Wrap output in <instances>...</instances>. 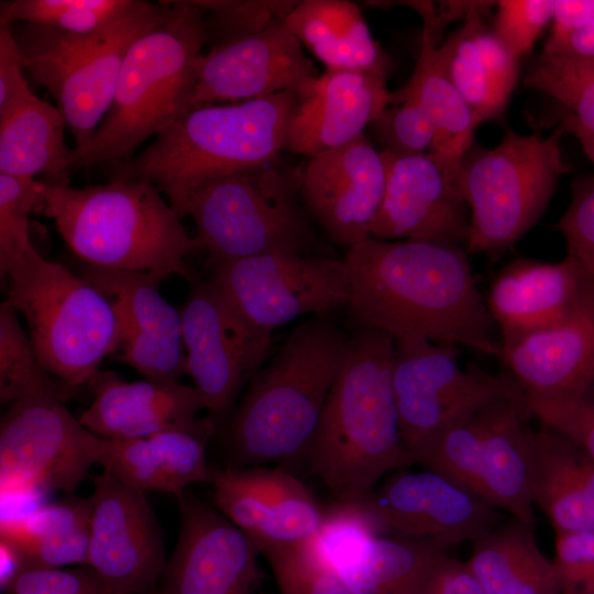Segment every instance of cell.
Returning <instances> with one entry per match:
<instances>
[{"label": "cell", "instance_id": "50", "mask_svg": "<svg viewBox=\"0 0 594 594\" xmlns=\"http://www.w3.org/2000/svg\"><path fill=\"white\" fill-rule=\"evenodd\" d=\"M562 594H581L594 569V531L556 532L553 560Z\"/></svg>", "mask_w": 594, "mask_h": 594}, {"label": "cell", "instance_id": "8", "mask_svg": "<svg viewBox=\"0 0 594 594\" xmlns=\"http://www.w3.org/2000/svg\"><path fill=\"white\" fill-rule=\"evenodd\" d=\"M564 133L561 125L547 138L508 131L495 147L473 144L465 153L459 182L471 219L468 253L496 260L538 222L568 170Z\"/></svg>", "mask_w": 594, "mask_h": 594}, {"label": "cell", "instance_id": "2", "mask_svg": "<svg viewBox=\"0 0 594 594\" xmlns=\"http://www.w3.org/2000/svg\"><path fill=\"white\" fill-rule=\"evenodd\" d=\"M395 340L358 326L309 451L312 473L338 502H356L413 463L399 435L393 388Z\"/></svg>", "mask_w": 594, "mask_h": 594}, {"label": "cell", "instance_id": "12", "mask_svg": "<svg viewBox=\"0 0 594 594\" xmlns=\"http://www.w3.org/2000/svg\"><path fill=\"white\" fill-rule=\"evenodd\" d=\"M455 345L421 339L395 340L393 388L402 443L415 458L450 428L492 402L521 398L514 378L459 363Z\"/></svg>", "mask_w": 594, "mask_h": 594}, {"label": "cell", "instance_id": "46", "mask_svg": "<svg viewBox=\"0 0 594 594\" xmlns=\"http://www.w3.org/2000/svg\"><path fill=\"white\" fill-rule=\"evenodd\" d=\"M492 28L506 50L519 61L529 53L552 21L553 0H502Z\"/></svg>", "mask_w": 594, "mask_h": 594}, {"label": "cell", "instance_id": "24", "mask_svg": "<svg viewBox=\"0 0 594 594\" xmlns=\"http://www.w3.org/2000/svg\"><path fill=\"white\" fill-rule=\"evenodd\" d=\"M219 512L261 552L300 547L317 531L322 513L307 486L282 468H210Z\"/></svg>", "mask_w": 594, "mask_h": 594}, {"label": "cell", "instance_id": "29", "mask_svg": "<svg viewBox=\"0 0 594 594\" xmlns=\"http://www.w3.org/2000/svg\"><path fill=\"white\" fill-rule=\"evenodd\" d=\"M285 21L328 70L388 77L392 62L372 36L358 4L346 0L298 1Z\"/></svg>", "mask_w": 594, "mask_h": 594}, {"label": "cell", "instance_id": "26", "mask_svg": "<svg viewBox=\"0 0 594 594\" xmlns=\"http://www.w3.org/2000/svg\"><path fill=\"white\" fill-rule=\"evenodd\" d=\"M95 397L78 418L90 432L108 439L146 438L173 429H196L205 408L199 392L178 381L128 382L113 371L90 381Z\"/></svg>", "mask_w": 594, "mask_h": 594}, {"label": "cell", "instance_id": "31", "mask_svg": "<svg viewBox=\"0 0 594 594\" xmlns=\"http://www.w3.org/2000/svg\"><path fill=\"white\" fill-rule=\"evenodd\" d=\"M529 490L532 504L556 532L594 531V502L581 482L576 446L554 429L528 427Z\"/></svg>", "mask_w": 594, "mask_h": 594}, {"label": "cell", "instance_id": "40", "mask_svg": "<svg viewBox=\"0 0 594 594\" xmlns=\"http://www.w3.org/2000/svg\"><path fill=\"white\" fill-rule=\"evenodd\" d=\"M91 455L103 472L142 492L170 494V486L146 438L108 439L95 435Z\"/></svg>", "mask_w": 594, "mask_h": 594}, {"label": "cell", "instance_id": "10", "mask_svg": "<svg viewBox=\"0 0 594 594\" xmlns=\"http://www.w3.org/2000/svg\"><path fill=\"white\" fill-rule=\"evenodd\" d=\"M268 166L215 179L189 198L185 216L210 264L268 253L311 255L316 240L297 199L300 177Z\"/></svg>", "mask_w": 594, "mask_h": 594}, {"label": "cell", "instance_id": "33", "mask_svg": "<svg viewBox=\"0 0 594 594\" xmlns=\"http://www.w3.org/2000/svg\"><path fill=\"white\" fill-rule=\"evenodd\" d=\"M437 46V37L424 26L414 72L405 86L392 91L391 103L413 99L421 105L437 130L429 153L449 165L460 166L474 144V133L481 123L441 68Z\"/></svg>", "mask_w": 594, "mask_h": 594}, {"label": "cell", "instance_id": "4", "mask_svg": "<svg viewBox=\"0 0 594 594\" xmlns=\"http://www.w3.org/2000/svg\"><path fill=\"white\" fill-rule=\"evenodd\" d=\"M348 341L324 318L301 323L288 333L250 381L232 418L233 466H260L309 454Z\"/></svg>", "mask_w": 594, "mask_h": 594}, {"label": "cell", "instance_id": "42", "mask_svg": "<svg viewBox=\"0 0 594 594\" xmlns=\"http://www.w3.org/2000/svg\"><path fill=\"white\" fill-rule=\"evenodd\" d=\"M91 497L46 504L18 519L2 520L0 537L23 547L72 535L90 526Z\"/></svg>", "mask_w": 594, "mask_h": 594}, {"label": "cell", "instance_id": "51", "mask_svg": "<svg viewBox=\"0 0 594 594\" xmlns=\"http://www.w3.org/2000/svg\"><path fill=\"white\" fill-rule=\"evenodd\" d=\"M22 54L9 26L0 28V116L34 94L26 78Z\"/></svg>", "mask_w": 594, "mask_h": 594}, {"label": "cell", "instance_id": "13", "mask_svg": "<svg viewBox=\"0 0 594 594\" xmlns=\"http://www.w3.org/2000/svg\"><path fill=\"white\" fill-rule=\"evenodd\" d=\"M209 282L252 328L273 331L307 314L348 307L351 280L343 260L268 253L211 264Z\"/></svg>", "mask_w": 594, "mask_h": 594}, {"label": "cell", "instance_id": "30", "mask_svg": "<svg viewBox=\"0 0 594 594\" xmlns=\"http://www.w3.org/2000/svg\"><path fill=\"white\" fill-rule=\"evenodd\" d=\"M485 594H562L535 525L510 517L472 541L465 562Z\"/></svg>", "mask_w": 594, "mask_h": 594}, {"label": "cell", "instance_id": "55", "mask_svg": "<svg viewBox=\"0 0 594 594\" xmlns=\"http://www.w3.org/2000/svg\"><path fill=\"white\" fill-rule=\"evenodd\" d=\"M561 127L565 133L573 134L582 145L583 151L588 158L594 162V132L582 128L575 120L566 112L562 111L560 114Z\"/></svg>", "mask_w": 594, "mask_h": 594}, {"label": "cell", "instance_id": "39", "mask_svg": "<svg viewBox=\"0 0 594 594\" xmlns=\"http://www.w3.org/2000/svg\"><path fill=\"white\" fill-rule=\"evenodd\" d=\"M213 429V424L207 419L196 429L165 430L147 437L168 480L170 494L177 499L185 494L188 485L210 483L206 444Z\"/></svg>", "mask_w": 594, "mask_h": 594}, {"label": "cell", "instance_id": "36", "mask_svg": "<svg viewBox=\"0 0 594 594\" xmlns=\"http://www.w3.org/2000/svg\"><path fill=\"white\" fill-rule=\"evenodd\" d=\"M136 0H13L0 6V26L15 21L66 34L96 33L123 15Z\"/></svg>", "mask_w": 594, "mask_h": 594}, {"label": "cell", "instance_id": "49", "mask_svg": "<svg viewBox=\"0 0 594 594\" xmlns=\"http://www.w3.org/2000/svg\"><path fill=\"white\" fill-rule=\"evenodd\" d=\"M6 594H112L89 565L76 569L30 568Z\"/></svg>", "mask_w": 594, "mask_h": 594}, {"label": "cell", "instance_id": "44", "mask_svg": "<svg viewBox=\"0 0 594 594\" xmlns=\"http://www.w3.org/2000/svg\"><path fill=\"white\" fill-rule=\"evenodd\" d=\"M367 129L382 152L400 155L429 153L437 134L429 113L413 99L388 105Z\"/></svg>", "mask_w": 594, "mask_h": 594}, {"label": "cell", "instance_id": "38", "mask_svg": "<svg viewBox=\"0 0 594 594\" xmlns=\"http://www.w3.org/2000/svg\"><path fill=\"white\" fill-rule=\"evenodd\" d=\"M524 84L557 100L576 123L594 132V63L539 56Z\"/></svg>", "mask_w": 594, "mask_h": 594}, {"label": "cell", "instance_id": "25", "mask_svg": "<svg viewBox=\"0 0 594 594\" xmlns=\"http://www.w3.org/2000/svg\"><path fill=\"white\" fill-rule=\"evenodd\" d=\"M386 79L367 72L326 69L299 97L285 150L311 158L364 134L391 105Z\"/></svg>", "mask_w": 594, "mask_h": 594}, {"label": "cell", "instance_id": "45", "mask_svg": "<svg viewBox=\"0 0 594 594\" xmlns=\"http://www.w3.org/2000/svg\"><path fill=\"white\" fill-rule=\"evenodd\" d=\"M280 594H355L332 570L311 559L300 547L264 549Z\"/></svg>", "mask_w": 594, "mask_h": 594}, {"label": "cell", "instance_id": "14", "mask_svg": "<svg viewBox=\"0 0 594 594\" xmlns=\"http://www.w3.org/2000/svg\"><path fill=\"white\" fill-rule=\"evenodd\" d=\"M95 433L53 398L10 405L0 426L2 495L33 490L73 493L96 464Z\"/></svg>", "mask_w": 594, "mask_h": 594}, {"label": "cell", "instance_id": "18", "mask_svg": "<svg viewBox=\"0 0 594 594\" xmlns=\"http://www.w3.org/2000/svg\"><path fill=\"white\" fill-rule=\"evenodd\" d=\"M318 76L300 41L285 19H278L261 31L215 45L201 54L189 109L280 92L300 97Z\"/></svg>", "mask_w": 594, "mask_h": 594}, {"label": "cell", "instance_id": "54", "mask_svg": "<svg viewBox=\"0 0 594 594\" xmlns=\"http://www.w3.org/2000/svg\"><path fill=\"white\" fill-rule=\"evenodd\" d=\"M28 569L22 550L11 540L0 537V587L6 594L14 581Z\"/></svg>", "mask_w": 594, "mask_h": 594}, {"label": "cell", "instance_id": "23", "mask_svg": "<svg viewBox=\"0 0 594 594\" xmlns=\"http://www.w3.org/2000/svg\"><path fill=\"white\" fill-rule=\"evenodd\" d=\"M82 277L111 304L119 323L118 359L147 380L186 373L182 315L160 294L162 276L85 265Z\"/></svg>", "mask_w": 594, "mask_h": 594}, {"label": "cell", "instance_id": "35", "mask_svg": "<svg viewBox=\"0 0 594 594\" xmlns=\"http://www.w3.org/2000/svg\"><path fill=\"white\" fill-rule=\"evenodd\" d=\"M76 389L53 376L41 363L20 324L18 312L7 304L0 307V399L4 404L28 398L66 402Z\"/></svg>", "mask_w": 594, "mask_h": 594}, {"label": "cell", "instance_id": "41", "mask_svg": "<svg viewBox=\"0 0 594 594\" xmlns=\"http://www.w3.org/2000/svg\"><path fill=\"white\" fill-rule=\"evenodd\" d=\"M43 182L0 174V268L16 254L33 249L29 224L42 211Z\"/></svg>", "mask_w": 594, "mask_h": 594}, {"label": "cell", "instance_id": "22", "mask_svg": "<svg viewBox=\"0 0 594 594\" xmlns=\"http://www.w3.org/2000/svg\"><path fill=\"white\" fill-rule=\"evenodd\" d=\"M180 529L160 594H251L260 548L224 515L185 492Z\"/></svg>", "mask_w": 594, "mask_h": 594}, {"label": "cell", "instance_id": "27", "mask_svg": "<svg viewBox=\"0 0 594 594\" xmlns=\"http://www.w3.org/2000/svg\"><path fill=\"white\" fill-rule=\"evenodd\" d=\"M498 359L526 407L579 398L594 383V316L528 336Z\"/></svg>", "mask_w": 594, "mask_h": 594}, {"label": "cell", "instance_id": "43", "mask_svg": "<svg viewBox=\"0 0 594 594\" xmlns=\"http://www.w3.org/2000/svg\"><path fill=\"white\" fill-rule=\"evenodd\" d=\"M297 2L286 0L197 1L206 11L207 41L213 40L215 45L255 33L275 20L285 19Z\"/></svg>", "mask_w": 594, "mask_h": 594}, {"label": "cell", "instance_id": "7", "mask_svg": "<svg viewBox=\"0 0 594 594\" xmlns=\"http://www.w3.org/2000/svg\"><path fill=\"white\" fill-rule=\"evenodd\" d=\"M0 274L9 284L3 302L23 316L41 363L66 386L89 384L102 360L118 353L116 312L86 278L34 248L13 256Z\"/></svg>", "mask_w": 594, "mask_h": 594}, {"label": "cell", "instance_id": "11", "mask_svg": "<svg viewBox=\"0 0 594 594\" xmlns=\"http://www.w3.org/2000/svg\"><path fill=\"white\" fill-rule=\"evenodd\" d=\"M525 398H502L447 430L415 463L440 473L498 510L535 525Z\"/></svg>", "mask_w": 594, "mask_h": 594}, {"label": "cell", "instance_id": "48", "mask_svg": "<svg viewBox=\"0 0 594 594\" xmlns=\"http://www.w3.org/2000/svg\"><path fill=\"white\" fill-rule=\"evenodd\" d=\"M530 417L563 435L594 460V383L579 398L527 407Z\"/></svg>", "mask_w": 594, "mask_h": 594}, {"label": "cell", "instance_id": "1", "mask_svg": "<svg viewBox=\"0 0 594 594\" xmlns=\"http://www.w3.org/2000/svg\"><path fill=\"white\" fill-rule=\"evenodd\" d=\"M465 248L372 237L348 249V310L358 326L394 340L464 345L496 358L501 339Z\"/></svg>", "mask_w": 594, "mask_h": 594}, {"label": "cell", "instance_id": "32", "mask_svg": "<svg viewBox=\"0 0 594 594\" xmlns=\"http://www.w3.org/2000/svg\"><path fill=\"white\" fill-rule=\"evenodd\" d=\"M66 125L59 109L35 95L0 116V174L67 185L73 148L65 144Z\"/></svg>", "mask_w": 594, "mask_h": 594}, {"label": "cell", "instance_id": "17", "mask_svg": "<svg viewBox=\"0 0 594 594\" xmlns=\"http://www.w3.org/2000/svg\"><path fill=\"white\" fill-rule=\"evenodd\" d=\"M88 565L112 594H147L167 561L163 534L145 493L103 472L90 495Z\"/></svg>", "mask_w": 594, "mask_h": 594}, {"label": "cell", "instance_id": "20", "mask_svg": "<svg viewBox=\"0 0 594 594\" xmlns=\"http://www.w3.org/2000/svg\"><path fill=\"white\" fill-rule=\"evenodd\" d=\"M485 300L502 352L528 336L594 316V276L571 255L554 263L518 257L496 274Z\"/></svg>", "mask_w": 594, "mask_h": 594}, {"label": "cell", "instance_id": "34", "mask_svg": "<svg viewBox=\"0 0 594 594\" xmlns=\"http://www.w3.org/2000/svg\"><path fill=\"white\" fill-rule=\"evenodd\" d=\"M446 551L432 541L377 536L336 573L355 594H414Z\"/></svg>", "mask_w": 594, "mask_h": 594}, {"label": "cell", "instance_id": "3", "mask_svg": "<svg viewBox=\"0 0 594 594\" xmlns=\"http://www.w3.org/2000/svg\"><path fill=\"white\" fill-rule=\"evenodd\" d=\"M42 212L70 250L95 267L188 279L194 272L185 258L202 251L162 191L141 177L118 175L85 188L43 182Z\"/></svg>", "mask_w": 594, "mask_h": 594}, {"label": "cell", "instance_id": "6", "mask_svg": "<svg viewBox=\"0 0 594 594\" xmlns=\"http://www.w3.org/2000/svg\"><path fill=\"white\" fill-rule=\"evenodd\" d=\"M168 6L164 20L131 45L111 106L90 141L72 150L69 172L128 158L189 110L206 11L197 1Z\"/></svg>", "mask_w": 594, "mask_h": 594}, {"label": "cell", "instance_id": "15", "mask_svg": "<svg viewBox=\"0 0 594 594\" xmlns=\"http://www.w3.org/2000/svg\"><path fill=\"white\" fill-rule=\"evenodd\" d=\"M187 282L180 310L186 373L205 408L222 415L263 365L272 336L248 324L209 280L194 273Z\"/></svg>", "mask_w": 594, "mask_h": 594}, {"label": "cell", "instance_id": "53", "mask_svg": "<svg viewBox=\"0 0 594 594\" xmlns=\"http://www.w3.org/2000/svg\"><path fill=\"white\" fill-rule=\"evenodd\" d=\"M540 56L594 63V10L559 47Z\"/></svg>", "mask_w": 594, "mask_h": 594}, {"label": "cell", "instance_id": "5", "mask_svg": "<svg viewBox=\"0 0 594 594\" xmlns=\"http://www.w3.org/2000/svg\"><path fill=\"white\" fill-rule=\"evenodd\" d=\"M298 101L299 95L280 92L189 109L118 175L152 182L183 218L201 186L266 167L285 150Z\"/></svg>", "mask_w": 594, "mask_h": 594}, {"label": "cell", "instance_id": "16", "mask_svg": "<svg viewBox=\"0 0 594 594\" xmlns=\"http://www.w3.org/2000/svg\"><path fill=\"white\" fill-rule=\"evenodd\" d=\"M358 502L380 536L432 541L447 550L502 522L498 509L431 470H397Z\"/></svg>", "mask_w": 594, "mask_h": 594}, {"label": "cell", "instance_id": "52", "mask_svg": "<svg viewBox=\"0 0 594 594\" xmlns=\"http://www.w3.org/2000/svg\"><path fill=\"white\" fill-rule=\"evenodd\" d=\"M414 594H485L465 562L440 556L429 566Z\"/></svg>", "mask_w": 594, "mask_h": 594}, {"label": "cell", "instance_id": "37", "mask_svg": "<svg viewBox=\"0 0 594 594\" xmlns=\"http://www.w3.org/2000/svg\"><path fill=\"white\" fill-rule=\"evenodd\" d=\"M377 536L378 532L358 501H337L323 510L317 531L300 548L311 559L337 572Z\"/></svg>", "mask_w": 594, "mask_h": 594}, {"label": "cell", "instance_id": "19", "mask_svg": "<svg viewBox=\"0 0 594 594\" xmlns=\"http://www.w3.org/2000/svg\"><path fill=\"white\" fill-rule=\"evenodd\" d=\"M387 185L370 237L417 240L466 246L470 210L459 172L430 153L400 155L383 152Z\"/></svg>", "mask_w": 594, "mask_h": 594}, {"label": "cell", "instance_id": "9", "mask_svg": "<svg viewBox=\"0 0 594 594\" xmlns=\"http://www.w3.org/2000/svg\"><path fill=\"white\" fill-rule=\"evenodd\" d=\"M168 2L136 0L107 28L87 35L29 24L16 38L25 70L57 102L75 147L85 146L106 117L131 45L161 23Z\"/></svg>", "mask_w": 594, "mask_h": 594}, {"label": "cell", "instance_id": "21", "mask_svg": "<svg viewBox=\"0 0 594 594\" xmlns=\"http://www.w3.org/2000/svg\"><path fill=\"white\" fill-rule=\"evenodd\" d=\"M387 166L366 134L310 158L300 176L307 213L342 248L370 237L382 207Z\"/></svg>", "mask_w": 594, "mask_h": 594}, {"label": "cell", "instance_id": "56", "mask_svg": "<svg viewBox=\"0 0 594 594\" xmlns=\"http://www.w3.org/2000/svg\"><path fill=\"white\" fill-rule=\"evenodd\" d=\"M581 594H594V569Z\"/></svg>", "mask_w": 594, "mask_h": 594}, {"label": "cell", "instance_id": "57", "mask_svg": "<svg viewBox=\"0 0 594 594\" xmlns=\"http://www.w3.org/2000/svg\"><path fill=\"white\" fill-rule=\"evenodd\" d=\"M257 594H273V593H257Z\"/></svg>", "mask_w": 594, "mask_h": 594}, {"label": "cell", "instance_id": "47", "mask_svg": "<svg viewBox=\"0 0 594 594\" xmlns=\"http://www.w3.org/2000/svg\"><path fill=\"white\" fill-rule=\"evenodd\" d=\"M556 228L566 241L568 255L594 276V174L574 180L571 201Z\"/></svg>", "mask_w": 594, "mask_h": 594}, {"label": "cell", "instance_id": "28", "mask_svg": "<svg viewBox=\"0 0 594 594\" xmlns=\"http://www.w3.org/2000/svg\"><path fill=\"white\" fill-rule=\"evenodd\" d=\"M492 2H475L464 24L437 46L439 64L473 114L498 117L516 86L519 66L483 20Z\"/></svg>", "mask_w": 594, "mask_h": 594}]
</instances>
